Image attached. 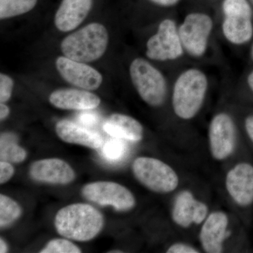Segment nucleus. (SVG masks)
<instances>
[{
	"label": "nucleus",
	"mask_w": 253,
	"mask_h": 253,
	"mask_svg": "<svg viewBox=\"0 0 253 253\" xmlns=\"http://www.w3.org/2000/svg\"><path fill=\"white\" fill-rule=\"evenodd\" d=\"M208 80L199 68H188L176 78L173 86L172 106L174 114L182 121L196 117L206 100Z\"/></svg>",
	"instance_id": "nucleus-1"
},
{
	"label": "nucleus",
	"mask_w": 253,
	"mask_h": 253,
	"mask_svg": "<svg viewBox=\"0 0 253 253\" xmlns=\"http://www.w3.org/2000/svg\"><path fill=\"white\" fill-rule=\"evenodd\" d=\"M104 221L98 210L86 204L69 205L60 210L54 225L60 235L78 241L94 239L103 229Z\"/></svg>",
	"instance_id": "nucleus-2"
},
{
	"label": "nucleus",
	"mask_w": 253,
	"mask_h": 253,
	"mask_svg": "<svg viewBox=\"0 0 253 253\" xmlns=\"http://www.w3.org/2000/svg\"><path fill=\"white\" fill-rule=\"evenodd\" d=\"M107 29L99 23H91L68 35L61 42L63 56L83 63L93 62L102 57L109 44Z\"/></svg>",
	"instance_id": "nucleus-3"
},
{
	"label": "nucleus",
	"mask_w": 253,
	"mask_h": 253,
	"mask_svg": "<svg viewBox=\"0 0 253 253\" xmlns=\"http://www.w3.org/2000/svg\"><path fill=\"white\" fill-rule=\"evenodd\" d=\"M129 76L141 99L151 107H160L166 101L168 83L157 68L147 60L136 58L129 66Z\"/></svg>",
	"instance_id": "nucleus-4"
},
{
	"label": "nucleus",
	"mask_w": 253,
	"mask_h": 253,
	"mask_svg": "<svg viewBox=\"0 0 253 253\" xmlns=\"http://www.w3.org/2000/svg\"><path fill=\"white\" fill-rule=\"evenodd\" d=\"M221 32L230 44L244 46L253 41V9L249 0H224Z\"/></svg>",
	"instance_id": "nucleus-5"
},
{
	"label": "nucleus",
	"mask_w": 253,
	"mask_h": 253,
	"mask_svg": "<svg viewBox=\"0 0 253 253\" xmlns=\"http://www.w3.org/2000/svg\"><path fill=\"white\" fill-rule=\"evenodd\" d=\"M131 170L136 180L156 194H169L179 186V176L174 168L158 158L138 157Z\"/></svg>",
	"instance_id": "nucleus-6"
},
{
	"label": "nucleus",
	"mask_w": 253,
	"mask_h": 253,
	"mask_svg": "<svg viewBox=\"0 0 253 253\" xmlns=\"http://www.w3.org/2000/svg\"><path fill=\"white\" fill-rule=\"evenodd\" d=\"M213 27L212 18L208 14L194 12L186 15L178 27L185 53L195 59L203 57L207 52Z\"/></svg>",
	"instance_id": "nucleus-7"
},
{
	"label": "nucleus",
	"mask_w": 253,
	"mask_h": 253,
	"mask_svg": "<svg viewBox=\"0 0 253 253\" xmlns=\"http://www.w3.org/2000/svg\"><path fill=\"white\" fill-rule=\"evenodd\" d=\"M175 21L166 18L159 23L157 31L146 42V56L156 61H172L185 53Z\"/></svg>",
	"instance_id": "nucleus-8"
},
{
	"label": "nucleus",
	"mask_w": 253,
	"mask_h": 253,
	"mask_svg": "<svg viewBox=\"0 0 253 253\" xmlns=\"http://www.w3.org/2000/svg\"><path fill=\"white\" fill-rule=\"evenodd\" d=\"M208 144L211 156L218 162L224 161L234 152L236 145V126L229 113H218L208 126Z\"/></svg>",
	"instance_id": "nucleus-9"
},
{
	"label": "nucleus",
	"mask_w": 253,
	"mask_h": 253,
	"mask_svg": "<svg viewBox=\"0 0 253 253\" xmlns=\"http://www.w3.org/2000/svg\"><path fill=\"white\" fill-rule=\"evenodd\" d=\"M82 194L88 201L101 206H111L120 212H127L135 207L134 195L127 188L118 183H90L83 188Z\"/></svg>",
	"instance_id": "nucleus-10"
},
{
	"label": "nucleus",
	"mask_w": 253,
	"mask_h": 253,
	"mask_svg": "<svg viewBox=\"0 0 253 253\" xmlns=\"http://www.w3.org/2000/svg\"><path fill=\"white\" fill-rule=\"evenodd\" d=\"M209 214V208L198 199L189 190H183L176 195L171 209V219L176 226L189 229L201 225Z\"/></svg>",
	"instance_id": "nucleus-11"
},
{
	"label": "nucleus",
	"mask_w": 253,
	"mask_h": 253,
	"mask_svg": "<svg viewBox=\"0 0 253 253\" xmlns=\"http://www.w3.org/2000/svg\"><path fill=\"white\" fill-rule=\"evenodd\" d=\"M225 189L234 204L241 208L253 204V166L241 162L233 166L226 172Z\"/></svg>",
	"instance_id": "nucleus-12"
},
{
	"label": "nucleus",
	"mask_w": 253,
	"mask_h": 253,
	"mask_svg": "<svg viewBox=\"0 0 253 253\" xmlns=\"http://www.w3.org/2000/svg\"><path fill=\"white\" fill-rule=\"evenodd\" d=\"M55 66L63 80L81 89L96 90L102 84V75L86 63L62 56L56 59Z\"/></svg>",
	"instance_id": "nucleus-13"
},
{
	"label": "nucleus",
	"mask_w": 253,
	"mask_h": 253,
	"mask_svg": "<svg viewBox=\"0 0 253 253\" xmlns=\"http://www.w3.org/2000/svg\"><path fill=\"white\" fill-rule=\"evenodd\" d=\"M229 218L225 212L216 211L209 213L201 224L199 241L205 253H221L231 234L229 229Z\"/></svg>",
	"instance_id": "nucleus-14"
},
{
	"label": "nucleus",
	"mask_w": 253,
	"mask_h": 253,
	"mask_svg": "<svg viewBox=\"0 0 253 253\" xmlns=\"http://www.w3.org/2000/svg\"><path fill=\"white\" fill-rule=\"evenodd\" d=\"M30 174L34 180L53 184H68L76 178L73 168L61 159L41 160L31 165Z\"/></svg>",
	"instance_id": "nucleus-15"
},
{
	"label": "nucleus",
	"mask_w": 253,
	"mask_h": 253,
	"mask_svg": "<svg viewBox=\"0 0 253 253\" xmlns=\"http://www.w3.org/2000/svg\"><path fill=\"white\" fill-rule=\"evenodd\" d=\"M50 104L57 109L88 111L99 106L101 99L89 90L78 89H60L50 94Z\"/></svg>",
	"instance_id": "nucleus-16"
},
{
	"label": "nucleus",
	"mask_w": 253,
	"mask_h": 253,
	"mask_svg": "<svg viewBox=\"0 0 253 253\" xmlns=\"http://www.w3.org/2000/svg\"><path fill=\"white\" fill-rule=\"evenodd\" d=\"M92 0H63L54 16L59 31L68 33L78 28L90 11Z\"/></svg>",
	"instance_id": "nucleus-17"
},
{
	"label": "nucleus",
	"mask_w": 253,
	"mask_h": 253,
	"mask_svg": "<svg viewBox=\"0 0 253 253\" xmlns=\"http://www.w3.org/2000/svg\"><path fill=\"white\" fill-rule=\"evenodd\" d=\"M55 129L60 139L65 142L83 145L92 149H99L103 144L102 136L97 131L68 120L59 121Z\"/></svg>",
	"instance_id": "nucleus-18"
},
{
	"label": "nucleus",
	"mask_w": 253,
	"mask_h": 253,
	"mask_svg": "<svg viewBox=\"0 0 253 253\" xmlns=\"http://www.w3.org/2000/svg\"><path fill=\"white\" fill-rule=\"evenodd\" d=\"M104 130L109 135L130 141H140L144 137V127L135 118L114 113L106 120Z\"/></svg>",
	"instance_id": "nucleus-19"
},
{
	"label": "nucleus",
	"mask_w": 253,
	"mask_h": 253,
	"mask_svg": "<svg viewBox=\"0 0 253 253\" xmlns=\"http://www.w3.org/2000/svg\"><path fill=\"white\" fill-rule=\"evenodd\" d=\"M18 136L14 133H3L0 139V159L1 161L18 163L27 157L26 150L17 144Z\"/></svg>",
	"instance_id": "nucleus-20"
},
{
	"label": "nucleus",
	"mask_w": 253,
	"mask_h": 253,
	"mask_svg": "<svg viewBox=\"0 0 253 253\" xmlns=\"http://www.w3.org/2000/svg\"><path fill=\"white\" fill-rule=\"evenodd\" d=\"M37 2L38 0H0V18L6 19L26 14Z\"/></svg>",
	"instance_id": "nucleus-21"
},
{
	"label": "nucleus",
	"mask_w": 253,
	"mask_h": 253,
	"mask_svg": "<svg viewBox=\"0 0 253 253\" xmlns=\"http://www.w3.org/2000/svg\"><path fill=\"white\" fill-rule=\"evenodd\" d=\"M21 206L5 195H0V226L10 225L21 215Z\"/></svg>",
	"instance_id": "nucleus-22"
},
{
	"label": "nucleus",
	"mask_w": 253,
	"mask_h": 253,
	"mask_svg": "<svg viewBox=\"0 0 253 253\" xmlns=\"http://www.w3.org/2000/svg\"><path fill=\"white\" fill-rule=\"evenodd\" d=\"M121 139L114 137L105 143L103 146L102 154L107 161L116 162L120 161L126 153V145Z\"/></svg>",
	"instance_id": "nucleus-23"
},
{
	"label": "nucleus",
	"mask_w": 253,
	"mask_h": 253,
	"mask_svg": "<svg viewBox=\"0 0 253 253\" xmlns=\"http://www.w3.org/2000/svg\"><path fill=\"white\" fill-rule=\"evenodd\" d=\"M41 253H81L76 245L66 239L51 240L41 251Z\"/></svg>",
	"instance_id": "nucleus-24"
},
{
	"label": "nucleus",
	"mask_w": 253,
	"mask_h": 253,
	"mask_svg": "<svg viewBox=\"0 0 253 253\" xmlns=\"http://www.w3.org/2000/svg\"><path fill=\"white\" fill-rule=\"evenodd\" d=\"M14 83L12 78L4 73L0 74V101L5 103L9 101L12 94Z\"/></svg>",
	"instance_id": "nucleus-25"
},
{
	"label": "nucleus",
	"mask_w": 253,
	"mask_h": 253,
	"mask_svg": "<svg viewBox=\"0 0 253 253\" xmlns=\"http://www.w3.org/2000/svg\"><path fill=\"white\" fill-rule=\"evenodd\" d=\"M201 251L192 245L184 242H176L168 247V253H199Z\"/></svg>",
	"instance_id": "nucleus-26"
},
{
	"label": "nucleus",
	"mask_w": 253,
	"mask_h": 253,
	"mask_svg": "<svg viewBox=\"0 0 253 253\" xmlns=\"http://www.w3.org/2000/svg\"><path fill=\"white\" fill-rule=\"evenodd\" d=\"M14 174V168L9 162L1 161L0 163V183L5 184Z\"/></svg>",
	"instance_id": "nucleus-27"
},
{
	"label": "nucleus",
	"mask_w": 253,
	"mask_h": 253,
	"mask_svg": "<svg viewBox=\"0 0 253 253\" xmlns=\"http://www.w3.org/2000/svg\"><path fill=\"white\" fill-rule=\"evenodd\" d=\"M98 116L94 113H84L78 116V121L86 126H92L98 122Z\"/></svg>",
	"instance_id": "nucleus-28"
},
{
	"label": "nucleus",
	"mask_w": 253,
	"mask_h": 253,
	"mask_svg": "<svg viewBox=\"0 0 253 253\" xmlns=\"http://www.w3.org/2000/svg\"><path fill=\"white\" fill-rule=\"evenodd\" d=\"M244 124L246 134L253 144V113L245 118Z\"/></svg>",
	"instance_id": "nucleus-29"
},
{
	"label": "nucleus",
	"mask_w": 253,
	"mask_h": 253,
	"mask_svg": "<svg viewBox=\"0 0 253 253\" xmlns=\"http://www.w3.org/2000/svg\"><path fill=\"white\" fill-rule=\"evenodd\" d=\"M150 1L154 2V4L159 5V6L169 7V6H174L180 0H150Z\"/></svg>",
	"instance_id": "nucleus-30"
},
{
	"label": "nucleus",
	"mask_w": 253,
	"mask_h": 253,
	"mask_svg": "<svg viewBox=\"0 0 253 253\" xmlns=\"http://www.w3.org/2000/svg\"><path fill=\"white\" fill-rule=\"evenodd\" d=\"M246 84L248 89L253 96V68L248 73L246 78Z\"/></svg>",
	"instance_id": "nucleus-31"
},
{
	"label": "nucleus",
	"mask_w": 253,
	"mask_h": 253,
	"mask_svg": "<svg viewBox=\"0 0 253 253\" xmlns=\"http://www.w3.org/2000/svg\"><path fill=\"white\" fill-rule=\"evenodd\" d=\"M10 113L9 108L4 104V103H1L0 104V119L1 121H4L8 117Z\"/></svg>",
	"instance_id": "nucleus-32"
},
{
	"label": "nucleus",
	"mask_w": 253,
	"mask_h": 253,
	"mask_svg": "<svg viewBox=\"0 0 253 253\" xmlns=\"http://www.w3.org/2000/svg\"><path fill=\"white\" fill-rule=\"evenodd\" d=\"M8 252L7 244L2 239H0V253H5Z\"/></svg>",
	"instance_id": "nucleus-33"
},
{
	"label": "nucleus",
	"mask_w": 253,
	"mask_h": 253,
	"mask_svg": "<svg viewBox=\"0 0 253 253\" xmlns=\"http://www.w3.org/2000/svg\"><path fill=\"white\" fill-rule=\"evenodd\" d=\"M249 56L250 59H251V61L253 63V41L252 43H251V47H250Z\"/></svg>",
	"instance_id": "nucleus-34"
},
{
	"label": "nucleus",
	"mask_w": 253,
	"mask_h": 253,
	"mask_svg": "<svg viewBox=\"0 0 253 253\" xmlns=\"http://www.w3.org/2000/svg\"><path fill=\"white\" fill-rule=\"evenodd\" d=\"M110 253H123L122 251H111V252Z\"/></svg>",
	"instance_id": "nucleus-35"
},
{
	"label": "nucleus",
	"mask_w": 253,
	"mask_h": 253,
	"mask_svg": "<svg viewBox=\"0 0 253 253\" xmlns=\"http://www.w3.org/2000/svg\"><path fill=\"white\" fill-rule=\"evenodd\" d=\"M251 1H252V2L253 3V0H251Z\"/></svg>",
	"instance_id": "nucleus-36"
}]
</instances>
